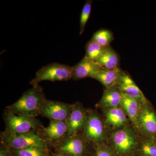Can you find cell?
I'll return each mask as SVG.
<instances>
[{
  "label": "cell",
  "mask_w": 156,
  "mask_h": 156,
  "mask_svg": "<svg viewBox=\"0 0 156 156\" xmlns=\"http://www.w3.org/2000/svg\"><path fill=\"white\" fill-rule=\"evenodd\" d=\"M45 99L43 89L38 85L24 92L17 101L8 107V111L17 115L35 118L40 114Z\"/></svg>",
  "instance_id": "6da1fadb"
},
{
  "label": "cell",
  "mask_w": 156,
  "mask_h": 156,
  "mask_svg": "<svg viewBox=\"0 0 156 156\" xmlns=\"http://www.w3.org/2000/svg\"><path fill=\"white\" fill-rule=\"evenodd\" d=\"M2 140L11 149L35 147L48 150L47 140L45 137L35 132L18 134L5 133L2 135Z\"/></svg>",
  "instance_id": "7a4b0ae2"
},
{
  "label": "cell",
  "mask_w": 156,
  "mask_h": 156,
  "mask_svg": "<svg viewBox=\"0 0 156 156\" xmlns=\"http://www.w3.org/2000/svg\"><path fill=\"white\" fill-rule=\"evenodd\" d=\"M72 76V67L60 63H53L40 69L37 72L35 77L30 83L33 87H35L43 81H67L71 79Z\"/></svg>",
  "instance_id": "3957f363"
},
{
  "label": "cell",
  "mask_w": 156,
  "mask_h": 156,
  "mask_svg": "<svg viewBox=\"0 0 156 156\" xmlns=\"http://www.w3.org/2000/svg\"><path fill=\"white\" fill-rule=\"evenodd\" d=\"M5 133L10 134H24L35 132L42 127L38 120L33 117L17 115L10 112L6 113L5 116Z\"/></svg>",
  "instance_id": "277c9868"
},
{
  "label": "cell",
  "mask_w": 156,
  "mask_h": 156,
  "mask_svg": "<svg viewBox=\"0 0 156 156\" xmlns=\"http://www.w3.org/2000/svg\"><path fill=\"white\" fill-rule=\"evenodd\" d=\"M114 150L119 156H128L135 151L136 136L129 128H123L116 131L112 137Z\"/></svg>",
  "instance_id": "5b68a950"
},
{
  "label": "cell",
  "mask_w": 156,
  "mask_h": 156,
  "mask_svg": "<svg viewBox=\"0 0 156 156\" xmlns=\"http://www.w3.org/2000/svg\"><path fill=\"white\" fill-rule=\"evenodd\" d=\"M73 107V105L46 99L42 104L40 114L50 120L66 122Z\"/></svg>",
  "instance_id": "8992f818"
},
{
  "label": "cell",
  "mask_w": 156,
  "mask_h": 156,
  "mask_svg": "<svg viewBox=\"0 0 156 156\" xmlns=\"http://www.w3.org/2000/svg\"><path fill=\"white\" fill-rule=\"evenodd\" d=\"M105 130L102 122L95 114L87 117L84 127V136L88 141L99 143L105 138Z\"/></svg>",
  "instance_id": "52a82bcc"
},
{
  "label": "cell",
  "mask_w": 156,
  "mask_h": 156,
  "mask_svg": "<svg viewBox=\"0 0 156 156\" xmlns=\"http://www.w3.org/2000/svg\"><path fill=\"white\" fill-rule=\"evenodd\" d=\"M118 87L123 95L138 101L143 105L147 104V99L139 87L123 71L119 78Z\"/></svg>",
  "instance_id": "ba28073f"
},
{
  "label": "cell",
  "mask_w": 156,
  "mask_h": 156,
  "mask_svg": "<svg viewBox=\"0 0 156 156\" xmlns=\"http://www.w3.org/2000/svg\"><path fill=\"white\" fill-rule=\"evenodd\" d=\"M72 68V79L74 80H81L87 77L93 78L103 69L97 62L89 59L86 56L78 64Z\"/></svg>",
  "instance_id": "9c48e42d"
},
{
  "label": "cell",
  "mask_w": 156,
  "mask_h": 156,
  "mask_svg": "<svg viewBox=\"0 0 156 156\" xmlns=\"http://www.w3.org/2000/svg\"><path fill=\"white\" fill-rule=\"evenodd\" d=\"M56 150L58 153L70 156H82L85 150L84 142L76 136H68L58 142Z\"/></svg>",
  "instance_id": "30bf717a"
},
{
  "label": "cell",
  "mask_w": 156,
  "mask_h": 156,
  "mask_svg": "<svg viewBox=\"0 0 156 156\" xmlns=\"http://www.w3.org/2000/svg\"><path fill=\"white\" fill-rule=\"evenodd\" d=\"M140 111L138 124L143 131L150 138H156V115L153 109L147 105H144Z\"/></svg>",
  "instance_id": "8fae6325"
},
{
  "label": "cell",
  "mask_w": 156,
  "mask_h": 156,
  "mask_svg": "<svg viewBox=\"0 0 156 156\" xmlns=\"http://www.w3.org/2000/svg\"><path fill=\"white\" fill-rule=\"evenodd\" d=\"M87 119L83 109L78 105H73L71 112L66 121L68 136H76L79 131L85 127Z\"/></svg>",
  "instance_id": "7c38bea8"
},
{
  "label": "cell",
  "mask_w": 156,
  "mask_h": 156,
  "mask_svg": "<svg viewBox=\"0 0 156 156\" xmlns=\"http://www.w3.org/2000/svg\"><path fill=\"white\" fill-rule=\"evenodd\" d=\"M44 137L50 141H60L68 135L66 122L50 120L47 128H43Z\"/></svg>",
  "instance_id": "4fadbf2b"
},
{
  "label": "cell",
  "mask_w": 156,
  "mask_h": 156,
  "mask_svg": "<svg viewBox=\"0 0 156 156\" xmlns=\"http://www.w3.org/2000/svg\"><path fill=\"white\" fill-rule=\"evenodd\" d=\"M122 70L120 68L114 69H102L93 79L100 82L106 89L118 87L119 78Z\"/></svg>",
  "instance_id": "5bb4252c"
},
{
  "label": "cell",
  "mask_w": 156,
  "mask_h": 156,
  "mask_svg": "<svg viewBox=\"0 0 156 156\" xmlns=\"http://www.w3.org/2000/svg\"><path fill=\"white\" fill-rule=\"evenodd\" d=\"M122 93L118 87L106 89L104 92L100 104L105 108L119 107L121 105Z\"/></svg>",
  "instance_id": "9a60e30c"
},
{
  "label": "cell",
  "mask_w": 156,
  "mask_h": 156,
  "mask_svg": "<svg viewBox=\"0 0 156 156\" xmlns=\"http://www.w3.org/2000/svg\"><path fill=\"white\" fill-rule=\"evenodd\" d=\"M119 61L118 53L111 46H108L96 62L103 69L112 70L119 68Z\"/></svg>",
  "instance_id": "2e32d148"
},
{
  "label": "cell",
  "mask_w": 156,
  "mask_h": 156,
  "mask_svg": "<svg viewBox=\"0 0 156 156\" xmlns=\"http://www.w3.org/2000/svg\"><path fill=\"white\" fill-rule=\"evenodd\" d=\"M105 114L106 123L108 126L121 128L126 126L127 123L126 112L119 107L107 108Z\"/></svg>",
  "instance_id": "e0dca14e"
},
{
  "label": "cell",
  "mask_w": 156,
  "mask_h": 156,
  "mask_svg": "<svg viewBox=\"0 0 156 156\" xmlns=\"http://www.w3.org/2000/svg\"><path fill=\"white\" fill-rule=\"evenodd\" d=\"M121 106L122 107L126 114L136 126H139L138 116L140 102L138 101L123 95Z\"/></svg>",
  "instance_id": "ac0fdd59"
},
{
  "label": "cell",
  "mask_w": 156,
  "mask_h": 156,
  "mask_svg": "<svg viewBox=\"0 0 156 156\" xmlns=\"http://www.w3.org/2000/svg\"><path fill=\"white\" fill-rule=\"evenodd\" d=\"M105 48L91 40L87 42L85 47L86 53L85 56L89 59L96 62L105 52Z\"/></svg>",
  "instance_id": "d6986e66"
},
{
  "label": "cell",
  "mask_w": 156,
  "mask_h": 156,
  "mask_svg": "<svg viewBox=\"0 0 156 156\" xmlns=\"http://www.w3.org/2000/svg\"><path fill=\"white\" fill-rule=\"evenodd\" d=\"M113 35L111 31L101 29L97 31L93 34L91 40L96 42L104 48L110 46L113 40Z\"/></svg>",
  "instance_id": "ffe728a7"
},
{
  "label": "cell",
  "mask_w": 156,
  "mask_h": 156,
  "mask_svg": "<svg viewBox=\"0 0 156 156\" xmlns=\"http://www.w3.org/2000/svg\"><path fill=\"white\" fill-rule=\"evenodd\" d=\"M13 156H49L48 150L31 147L19 150L11 149Z\"/></svg>",
  "instance_id": "44dd1931"
},
{
  "label": "cell",
  "mask_w": 156,
  "mask_h": 156,
  "mask_svg": "<svg viewBox=\"0 0 156 156\" xmlns=\"http://www.w3.org/2000/svg\"><path fill=\"white\" fill-rule=\"evenodd\" d=\"M140 156H156V141L149 137L142 143L139 147Z\"/></svg>",
  "instance_id": "7402d4cb"
},
{
  "label": "cell",
  "mask_w": 156,
  "mask_h": 156,
  "mask_svg": "<svg viewBox=\"0 0 156 156\" xmlns=\"http://www.w3.org/2000/svg\"><path fill=\"white\" fill-rule=\"evenodd\" d=\"M92 2V1H86L82 10L80 20V34H83L85 30L87 21L90 17Z\"/></svg>",
  "instance_id": "603a6c76"
},
{
  "label": "cell",
  "mask_w": 156,
  "mask_h": 156,
  "mask_svg": "<svg viewBox=\"0 0 156 156\" xmlns=\"http://www.w3.org/2000/svg\"><path fill=\"white\" fill-rule=\"evenodd\" d=\"M96 156H115L114 153L107 148H100L98 150Z\"/></svg>",
  "instance_id": "cb8c5ba5"
},
{
  "label": "cell",
  "mask_w": 156,
  "mask_h": 156,
  "mask_svg": "<svg viewBox=\"0 0 156 156\" xmlns=\"http://www.w3.org/2000/svg\"><path fill=\"white\" fill-rule=\"evenodd\" d=\"M0 156H13L11 151L8 149L1 147L0 150Z\"/></svg>",
  "instance_id": "d4e9b609"
},
{
  "label": "cell",
  "mask_w": 156,
  "mask_h": 156,
  "mask_svg": "<svg viewBox=\"0 0 156 156\" xmlns=\"http://www.w3.org/2000/svg\"><path fill=\"white\" fill-rule=\"evenodd\" d=\"M52 156H70L64 154H60V153H57L53 154Z\"/></svg>",
  "instance_id": "484cf974"
},
{
  "label": "cell",
  "mask_w": 156,
  "mask_h": 156,
  "mask_svg": "<svg viewBox=\"0 0 156 156\" xmlns=\"http://www.w3.org/2000/svg\"><path fill=\"white\" fill-rule=\"evenodd\" d=\"M155 139V140H156V138H155V139Z\"/></svg>",
  "instance_id": "4316f807"
}]
</instances>
